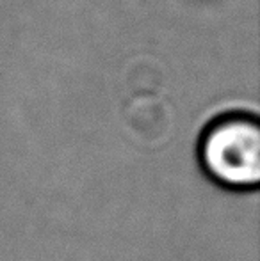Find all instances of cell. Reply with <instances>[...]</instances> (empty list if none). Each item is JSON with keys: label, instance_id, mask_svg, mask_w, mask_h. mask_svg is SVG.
<instances>
[{"label": "cell", "instance_id": "1", "mask_svg": "<svg viewBox=\"0 0 260 261\" xmlns=\"http://www.w3.org/2000/svg\"><path fill=\"white\" fill-rule=\"evenodd\" d=\"M198 156L208 178L228 189H255L260 181V123L255 114L225 112L205 126Z\"/></svg>", "mask_w": 260, "mask_h": 261}]
</instances>
